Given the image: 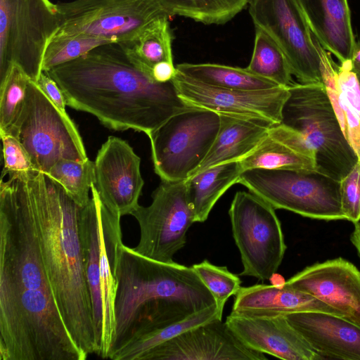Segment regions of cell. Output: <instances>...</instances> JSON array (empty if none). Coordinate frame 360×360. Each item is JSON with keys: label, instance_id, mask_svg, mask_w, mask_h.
<instances>
[{"label": "cell", "instance_id": "6da1fadb", "mask_svg": "<svg viewBox=\"0 0 360 360\" xmlns=\"http://www.w3.org/2000/svg\"><path fill=\"white\" fill-rule=\"evenodd\" d=\"M58 311L22 174L0 182V360H84Z\"/></svg>", "mask_w": 360, "mask_h": 360}, {"label": "cell", "instance_id": "7a4b0ae2", "mask_svg": "<svg viewBox=\"0 0 360 360\" xmlns=\"http://www.w3.org/2000/svg\"><path fill=\"white\" fill-rule=\"evenodd\" d=\"M44 72L58 84L67 105L115 131L133 129L148 136L172 116L193 108L179 96L173 79L155 81L117 43Z\"/></svg>", "mask_w": 360, "mask_h": 360}, {"label": "cell", "instance_id": "3957f363", "mask_svg": "<svg viewBox=\"0 0 360 360\" xmlns=\"http://www.w3.org/2000/svg\"><path fill=\"white\" fill-rule=\"evenodd\" d=\"M22 175L58 311L86 359L96 353L97 345L79 226L82 207L46 173L35 170Z\"/></svg>", "mask_w": 360, "mask_h": 360}, {"label": "cell", "instance_id": "277c9868", "mask_svg": "<svg viewBox=\"0 0 360 360\" xmlns=\"http://www.w3.org/2000/svg\"><path fill=\"white\" fill-rule=\"evenodd\" d=\"M156 302L175 303L193 311L216 304L191 266L155 261L123 244L115 301V333L108 359L124 340L141 309Z\"/></svg>", "mask_w": 360, "mask_h": 360}, {"label": "cell", "instance_id": "5b68a950", "mask_svg": "<svg viewBox=\"0 0 360 360\" xmlns=\"http://www.w3.org/2000/svg\"><path fill=\"white\" fill-rule=\"evenodd\" d=\"M82 207L80 232L85 257L97 345L96 355L108 359L115 333V301L122 243L121 217L101 202L94 184Z\"/></svg>", "mask_w": 360, "mask_h": 360}, {"label": "cell", "instance_id": "8992f818", "mask_svg": "<svg viewBox=\"0 0 360 360\" xmlns=\"http://www.w3.org/2000/svg\"><path fill=\"white\" fill-rule=\"evenodd\" d=\"M281 124L301 133L316 152L317 172L340 181L359 160L345 136L323 82L294 83Z\"/></svg>", "mask_w": 360, "mask_h": 360}, {"label": "cell", "instance_id": "52a82bcc", "mask_svg": "<svg viewBox=\"0 0 360 360\" xmlns=\"http://www.w3.org/2000/svg\"><path fill=\"white\" fill-rule=\"evenodd\" d=\"M15 137L29 153L34 169L47 173L62 159L85 161V147L74 122L30 80L25 101L5 132Z\"/></svg>", "mask_w": 360, "mask_h": 360}, {"label": "cell", "instance_id": "ba28073f", "mask_svg": "<svg viewBox=\"0 0 360 360\" xmlns=\"http://www.w3.org/2000/svg\"><path fill=\"white\" fill-rule=\"evenodd\" d=\"M274 209L286 210L311 219H345L340 181L317 171L251 169L238 183Z\"/></svg>", "mask_w": 360, "mask_h": 360}, {"label": "cell", "instance_id": "9c48e42d", "mask_svg": "<svg viewBox=\"0 0 360 360\" xmlns=\"http://www.w3.org/2000/svg\"><path fill=\"white\" fill-rule=\"evenodd\" d=\"M220 115L193 107L169 117L148 138L155 172L161 181L187 179L209 153L220 128Z\"/></svg>", "mask_w": 360, "mask_h": 360}, {"label": "cell", "instance_id": "30bf717a", "mask_svg": "<svg viewBox=\"0 0 360 360\" xmlns=\"http://www.w3.org/2000/svg\"><path fill=\"white\" fill-rule=\"evenodd\" d=\"M56 5L58 29L53 36L82 35L117 44L169 17L158 0H74Z\"/></svg>", "mask_w": 360, "mask_h": 360}, {"label": "cell", "instance_id": "8fae6325", "mask_svg": "<svg viewBox=\"0 0 360 360\" xmlns=\"http://www.w3.org/2000/svg\"><path fill=\"white\" fill-rule=\"evenodd\" d=\"M58 29L56 5L50 0H0V79L16 63L36 82Z\"/></svg>", "mask_w": 360, "mask_h": 360}, {"label": "cell", "instance_id": "7c38bea8", "mask_svg": "<svg viewBox=\"0 0 360 360\" xmlns=\"http://www.w3.org/2000/svg\"><path fill=\"white\" fill-rule=\"evenodd\" d=\"M275 210L250 191L236 193L229 215L243 266L240 276L269 280L281 264L287 246Z\"/></svg>", "mask_w": 360, "mask_h": 360}, {"label": "cell", "instance_id": "4fadbf2b", "mask_svg": "<svg viewBox=\"0 0 360 360\" xmlns=\"http://www.w3.org/2000/svg\"><path fill=\"white\" fill-rule=\"evenodd\" d=\"M149 206L139 205L131 214L138 221L140 239L133 249L151 259L174 262L175 253L186 243V233L195 223L186 180L162 181L152 194Z\"/></svg>", "mask_w": 360, "mask_h": 360}, {"label": "cell", "instance_id": "5bb4252c", "mask_svg": "<svg viewBox=\"0 0 360 360\" xmlns=\"http://www.w3.org/2000/svg\"><path fill=\"white\" fill-rule=\"evenodd\" d=\"M249 13L281 49L300 83L323 82L314 35L298 0H251Z\"/></svg>", "mask_w": 360, "mask_h": 360}, {"label": "cell", "instance_id": "9a60e30c", "mask_svg": "<svg viewBox=\"0 0 360 360\" xmlns=\"http://www.w3.org/2000/svg\"><path fill=\"white\" fill-rule=\"evenodd\" d=\"M173 82L179 96L192 107L274 124L281 122L282 109L290 94L288 86H281L261 90L213 87L193 81L177 70Z\"/></svg>", "mask_w": 360, "mask_h": 360}, {"label": "cell", "instance_id": "2e32d148", "mask_svg": "<svg viewBox=\"0 0 360 360\" xmlns=\"http://www.w3.org/2000/svg\"><path fill=\"white\" fill-rule=\"evenodd\" d=\"M141 158L124 140L109 136L94 161V185L103 205L120 217L138 207L144 181Z\"/></svg>", "mask_w": 360, "mask_h": 360}, {"label": "cell", "instance_id": "e0dca14e", "mask_svg": "<svg viewBox=\"0 0 360 360\" xmlns=\"http://www.w3.org/2000/svg\"><path fill=\"white\" fill-rule=\"evenodd\" d=\"M244 345L222 319L189 329L146 353L141 360H266Z\"/></svg>", "mask_w": 360, "mask_h": 360}, {"label": "cell", "instance_id": "ac0fdd59", "mask_svg": "<svg viewBox=\"0 0 360 360\" xmlns=\"http://www.w3.org/2000/svg\"><path fill=\"white\" fill-rule=\"evenodd\" d=\"M285 285L306 292L360 325V271L341 257L316 263L295 274Z\"/></svg>", "mask_w": 360, "mask_h": 360}, {"label": "cell", "instance_id": "d6986e66", "mask_svg": "<svg viewBox=\"0 0 360 360\" xmlns=\"http://www.w3.org/2000/svg\"><path fill=\"white\" fill-rule=\"evenodd\" d=\"M226 323L247 347L285 360H321L285 316L255 317L231 313Z\"/></svg>", "mask_w": 360, "mask_h": 360}, {"label": "cell", "instance_id": "ffe728a7", "mask_svg": "<svg viewBox=\"0 0 360 360\" xmlns=\"http://www.w3.org/2000/svg\"><path fill=\"white\" fill-rule=\"evenodd\" d=\"M285 316L322 359L360 360V325L319 311Z\"/></svg>", "mask_w": 360, "mask_h": 360}, {"label": "cell", "instance_id": "44dd1931", "mask_svg": "<svg viewBox=\"0 0 360 360\" xmlns=\"http://www.w3.org/2000/svg\"><path fill=\"white\" fill-rule=\"evenodd\" d=\"M314 41L321 58L322 82L345 136L360 158V84L351 60L336 63Z\"/></svg>", "mask_w": 360, "mask_h": 360}, {"label": "cell", "instance_id": "7402d4cb", "mask_svg": "<svg viewBox=\"0 0 360 360\" xmlns=\"http://www.w3.org/2000/svg\"><path fill=\"white\" fill-rule=\"evenodd\" d=\"M304 311L324 312L343 317L340 311L326 303L285 283L242 287L236 295L231 311L255 317H274Z\"/></svg>", "mask_w": 360, "mask_h": 360}, {"label": "cell", "instance_id": "603a6c76", "mask_svg": "<svg viewBox=\"0 0 360 360\" xmlns=\"http://www.w3.org/2000/svg\"><path fill=\"white\" fill-rule=\"evenodd\" d=\"M242 171L251 169L317 171L316 152L299 131L273 124L269 135L238 160Z\"/></svg>", "mask_w": 360, "mask_h": 360}, {"label": "cell", "instance_id": "cb8c5ba5", "mask_svg": "<svg viewBox=\"0 0 360 360\" xmlns=\"http://www.w3.org/2000/svg\"><path fill=\"white\" fill-rule=\"evenodd\" d=\"M321 46L340 63L351 60L356 44L347 0H298Z\"/></svg>", "mask_w": 360, "mask_h": 360}, {"label": "cell", "instance_id": "d4e9b609", "mask_svg": "<svg viewBox=\"0 0 360 360\" xmlns=\"http://www.w3.org/2000/svg\"><path fill=\"white\" fill-rule=\"evenodd\" d=\"M219 115L221 123L216 139L193 174L217 165L240 160L269 135L274 124L262 119Z\"/></svg>", "mask_w": 360, "mask_h": 360}, {"label": "cell", "instance_id": "484cf974", "mask_svg": "<svg viewBox=\"0 0 360 360\" xmlns=\"http://www.w3.org/2000/svg\"><path fill=\"white\" fill-rule=\"evenodd\" d=\"M243 172L238 161L229 162L195 173L186 179L189 202L195 222H204L224 193Z\"/></svg>", "mask_w": 360, "mask_h": 360}, {"label": "cell", "instance_id": "4316f807", "mask_svg": "<svg viewBox=\"0 0 360 360\" xmlns=\"http://www.w3.org/2000/svg\"><path fill=\"white\" fill-rule=\"evenodd\" d=\"M216 304L198 311L184 319L153 330L131 334L109 359L112 360H141L148 352L182 333L216 319H222Z\"/></svg>", "mask_w": 360, "mask_h": 360}, {"label": "cell", "instance_id": "83f0119b", "mask_svg": "<svg viewBox=\"0 0 360 360\" xmlns=\"http://www.w3.org/2000/svg\"><path fill=\"white\" fill-rule=\"evenodd\" d=\"M177 72L207 86L238 90H261L278 86L275 82L255 75L246 70L216 63H181Z\"/></svg>", "mask_w": 360, "mask_h": 360}, {"label": "cell", "instance_id": "f1b7e54d", "mask_svg": "<svg viewBox=\"0 0 360 360\" xmlns=\"http://www.w3.org/2000/svg\"><path fill=\"white\" fill-rule=\"evenodd\" d=\"M172 40L168 17H165L134 38L118 44L131 61L151 72L153 67L160 62H173Z\"/></svg>", "mask_w": 360, "mask_h": 360}, {"label": "cell", "instance_id": "f546056e", "mask_svg": "<svg viewBox=\"0 0 360 360\" xmlns=\"http://www.w3.org/2000/svg\"><path fill=\"white\" fill-rule=\"evenodd\" d=\"M167 14L205 25H221L241 12L251 0H158Z\"/></svg>", "mask_w": 360, "mask_h": 360}, {"label": "cell", "instance_id": "4dcf8cb0", "mask_svg": "<svg viewBox=\"0 0 360 360\" xmlns=\"http://www.w3.org/2000/svg\"><path fill=\"white\" fill-rule=\"evenodd\" d=\"M245 68L250 72L281 86H288L292 83V75L283 52L276 42L259 27H255L253 52Z\"/></svg>", "mask_w": 360, "mask_h": 360}, {"label": "cell", "instance_id": "1f68e13d", "mask_svg": "<svg viewBox=\"0 0 360 360\" xmlns=\"http://www.w3.org/2000/svg\"><path fill=\"white\" fill-rule=\"evenodd\" d=\"M58 183L68 195L79 206L89 204V191L94 183V162L62 159L46 173Z\"/></svg>", "mask_w": 360, "mask_h": 360}, {"label": "cell", "instance_id": "d6a6232c", "mask_svg": "<svg viewBox=\"0 0 360 360\" xmlns=\"http://www.w3.org/2000/svg\"><path fill=\"white\" fill-rule=\"evenodd\" d=\"M32 80L16 63L0 79V132L6 131L19 114Z\"/></svg>", "mask_w": 360, "mask_h": 360}, {"label": "cell", "instance_id": "836d02e7", "mask_svg": "<svg viewBox=\"0 0 360 360\" xmlns=\"http://www.w3.org/2000/svg\"><path fill=\"white\" fill-rule=\"evenodd\" d=\"M111 44L110 41L86 36H53L43 58L42 72L77 59L94 49Z\"/></svg>", "mask_w": 360, "mask_h": 360}, {"label": "cell", "instance_id": "e575fe53", "mask_svg": "<svg viewBox=\"0 0 360 360\" xmlns=\"http://www.w3.org/2000/svg\"><path fill=\"white\" fill-rule=\"evenodd\" d=\"M191 267L213 295L218 310L223 313L228 299L236 295L242 288L239 276L226 266L214 265L207 259Z\"/></svg>", "mask_w": 360, "mask_h": 360}, {"label": "cell", "instance_id": "d590c367", "mask_svg": "<svg viewBox=\"0 0 360 360\" xmlns=\"http://www.w3.org/2000/svg\"><path fill=\"white\" fill-rule=\"evenodd\" d=\"M3 145L4 168L1 175L26 174L36 170L22 143L13 136L0 133Z\"/></svg>", "mask_w": 360, "mask_h": 360}, {"label": "cell", "instance_id": "8d00e7d4", "mask_svg": "<svg viewBox=\"0 0 360 360\" xmlns=\"http://www.w3.org/2000/svg\"><path fill=\"white\" fill-rule=\"evenodd\" d=\"M342 211L345 219L354 224L360 221V165H354L340 181Z\"/></svg>", "mask_w": 360, "mask_h": 360}, {"label": "cell", "instance_id": "74e56055", "mask_svg": "<svg viewBox=\"0 0 360 360\" xmlns=\"http://www.w3.org/2000/svg\"><path fill=\"white\" fill-rule=\"evenodd\" d=\"M47 98L64 114L66 112V101L58 84L46 72H42L34 82Z\"/></svg>", "mask_w": 360, "mask_h": 360}, {"label": "cell", "instance_id": "f35d334b", "mask_svg": "<svg viewBox=\"0 0 360 360\" xmlns=\"http://www.w3.org/2000/svg\"><path fill=\"white\" fill-rule=\"evenodd\" d=\"M176 73L173 62L162 61L155 64L151 70L153 79L160 83L172 81Z\"/></svg>", "mask_w": 360, "mask_h": 360}, {"label": "cell", "instance_id": "ab89813d", "mask_svg": "<svg viewBox=\"0 0 360 360\" xmlns=\"http://www.w3.org/2000/svg\"><path fill=\"white\" fill-rule=\"evenodd\" d=\"M350 240L357 250L360 257V221L354 224V230L350 236Z\"/></svg>", "mask_w": 360, "mask_h": 360}, {"label": "cell", "instance_id": "60d3db41", "mask_svg": "<svg viewBox=\"0 0 360 360\" xmlns=\"http://www.w3.org/2000/svg\"><path fill=\"white\" fill-rule=\"evenodd\" d=\"M351 62L354 65H360V41H356Z\"/></svg>", "mask_w": 360, "mask_h": 360}, {"label": "cell", "instance_id": "b9f144b4", "mask_svg": "<svg viewBox=\"0 0 360 360\" xmlns=\"http://www.w3.org/2000/svg\"><path fill=\"white\" fill-rule=\"evenodd\" d=\"M352 66L353 70L354 71V72L356 75V77H357V78L359 79V84H360V65H354L352 63Z\"/></svg>", "mask_w": 360, "mask_h": 360}, {"label": "cell", "instance_id": "7bdbcfd3", "mask_svg": "<svg viewBox=\"0 0 360 360\" xmlns=\"http://www.w3.org/2000/svg\"><path fill=\"white\" fill-rule=\"evenodd\" d=\"M358 162H359V165H360V158L359 159Z\"/></svg>", "mask_w": 360, "mask_h": 360}]
</instances>
